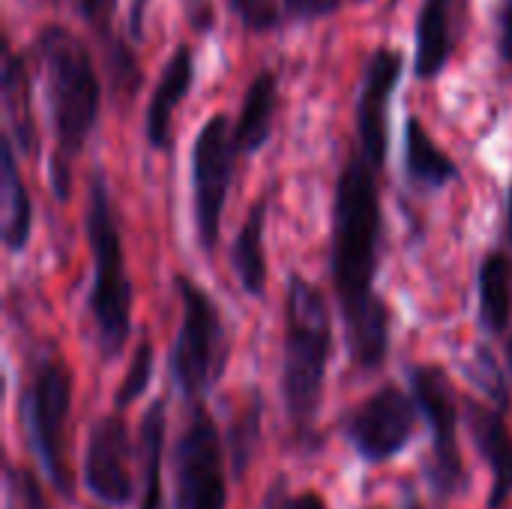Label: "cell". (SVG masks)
<instances>
[{
    "label": "cell",
    "mask_w": 512,
    "mask_h": 509,
    "mask_svg": "<svg viewBox=\"0 0 512 509\" xmlns=\"http://www.w3.org/2000/svg\"><path fill=\"white\" fill-rule=\"evenodd\" d=\"M381 240L384 210L378 171L354 150L345 159L333 192L330 276L351 363L363 372L381 369L390 354V309L375 291Z\"/></svg>",
    "instance_id": "obj_1"
},
{
    "label": "cell",
    "mask_w": 512,
    "mask_h": 509,
    "mask_svg": "<svg viewBox=\"0 0 512 509\" xmlns=\"http://www.w3.org/2000/svg\"><path fill=\"white\" fill-rule=\"evenodd\" d=\"M33 51L42 63L54 126V156L48 177L57 201H66L72 189V162L99 123L102 84L90 45L63 24L39 27Z\"/></svg>",
    "instance_id": "obj_2"
},
{
    "label": "cell",
    "mask_w": 512,
    "mask_h": 509,
    "mask_svg": "<svg viewBox=\"0 0 512 509\" xmlns=\"http://www.w3.org/2000/svg\"><path fill=\"white\" fill-rule=\"evenodd\" d=\"M333 354V315L327 297L300 273H291L285 291V357L282 399L297 438L309 441L324 402V381Z\"/></svg>",
    "instance_id": "obj_3"
},
{
    "label": "cell",
    "mask_w": 512,
    "mask_h": 509,
    "mask_svg": "<svg viewBox=\"0 0 512 509\" xmlns=\"http://www.w3.org/2000/svg\"><path fill=\"white\" fill-rule=\"evenodd\" d=\"M84 231L93 255V282L87 294V312L96 330V345L105 360H117L132 333V282L126 270L123 237L114 219L108 180L96 168L87 183Z\"/></svg>",
    "instance_id": "obj_4"
},
{
    "label": "cell",
    "mask_w": 512,
    "mask_h": 509,
    "mask_svg": "<svg viewBox=\"0 0 512 509\" xmlns=\"http://www.w3.org/2000/svg\"><path fill=\"white\" fill-rule=\"evenodd\" d=\"M174 285L180 291L183 318H180V330L168 357L171 378H174V387L186 399L201 402L225 372L228 336H225L219 306L210 300V294L198 282H192L189 276H177Z\"/></svg>",
    "instance_id": "obj_5"
},
{
    "label": "cell",
    "mask_w": 512,
    "mask_h": 509,
    "mask_svg": "<svg viewBox=\"0 0 512 509\" xmlns=\"http://www.w3.org/2000/svg\"><path fill=\"white\" fill-rule=\"evenodd\" d=\"M72 411V372L60 357H42L33 366L27 390L21 396V417L27 420L30 444L42 462V471L60 498H72V483L63 459V435Z\"/></svg>",
    "instance_id": "obj_6"
},
{
    "label": "cell",
    "mask_w": 512,
    "mask_h": 509,
    "mask_svg": "<svg viewBox=\"0 0 512 509\" xmlns=\"http://www.w3.org/2000/svg\"><path fill=\"white\" fill-rule=\"evenodd\" d=\"M411 396L432 429V447L426 459V483L438 501H453L468 489V474L459 450V399L444 369L411 366Z\"/></svg>",
    "instance_id": "obj_7"
},
{
    "label": "cell",
    "mask_w": 512,
    "mask_h": 509,
    "mask_svg": "<svg viewBox=\"0 0 512 509\" xmlns=\"http://www.w3.org/2000/svg\"><path fill=\"white\" fill-rule=\"evenodd\" d=\"M234 126L228 114H210L192 144V207H195V234L207 255L216 252L222 234V216L228 189L237 165Z\"/></svg>",
    "instance_id": "obj_8"
},
{
    "label": "cell",
    "mask_w": 512,
    "mask_h": 509,
    "mask_svg": "<svg viewBox=\"0 0 512 509\" xmlns=\"http://www.w3.org/2000/svg\"><path fill=\"white\" fill-rule=\"evenodd\" d=\"M177 492L174 509H225L228 480H225V444L222 435L201 402L186 417V426L174 450Z\"/></svg>",
    "instance_id": "obj_9"
},
{
    "label": "cell",
    "mask_w": 512,
    "mask_h": 509,
    "mask_svg": "<svg viewBox=\"0 0 512 509\" xmlns=\"http://www.w3.org/2000/svg\"><path fill=\"white\" fill-rule=\"evenodd\" d=\"M417 402L396 384H384L360 402L345 420V438L369 465H384L402 456L417 432Z\"/></svg>",
    "instance_id": "obj_10"
},
{
    "label": "cell",
    "mask_w": 512,
    "mask_h": 509,
    "mask_svg": "<svg viewBox=\"0 0 512 509\" xmlns=\"http://www.w3.org/2000/svg\"><path fill=\"white\" fill-rule=\"evenodd\" d=\"M405 72V54L393 45H378L360 75L354 126H357V153L381 171L390 153V102Z\"/></svg>",
    "instance_id": "obj_11"
},
{
    "label": "cell",
    "mask_w": 512,
    "mask_h": 509,
    "mask_svg": "<svg viewBox=\"0 0 512 509\" xmlns=\"http://www.w3.org/2000/svg\"><path fill=\"white\" fill-rule=\"evenodd\" d=\"M132 444L129 426L120 411L96 420L84 453V483L90 495L105 507H126L132 501Z\"/></svg>",
    "instance_id": "obj_12"
},
{
    "label": "cell",
    "mask_w": 512,
    "mask_h": 509,
    "mask_svg": "<svg viewBox=\"0 0 512 509\" xmlns=\"http://www.w3.org/2000/svg\"><path fill=\"white\" fill-rule=\"evenodd\" d=\"M465 423L474 438V447L492 471L489 509H504L512 498V429L507 408L465 399Z\"/></svg>",
    "instance_id": "obj_13"
},
{
    "label": "cell",
    "mask_w": 512,
    "mask_h": 509,
    "mask_svg": "<svg viewBox=\"0 0 512 509\" xmlns=\"http://www.w3.org/2000/svg\"><path fill=\"white\" fill-rule=\"evenodd\" d=\"M192 84H195V51H192V45L180 42L168 54V60L156 78V87L147 99V108H144V141L150 144V150H156V153L171 150L174 111L189 96Z\"/></svg>",
    "instance_id": "obj_14"
},
{
    "label": "cell",
    "mask_w": 512,
    "mask_h": 509,
    "mask_svg": "<svg viewBox=\"0 0 512 509\" xmlns=\"http://www.w3.org/2000/svg\"><path fill=\"white\" fill-rule=\"evenodd\" d=\"M459 0H423L414 21V75L435 81L453 60L459 42Z\"/></svg>",
    "instance_id": "obj_15"
},
{
    "label": "cell",
    "mask_w": 512,
    "mask_h": 509,
    "mask_svg": "<svg viewBox=\"0 0 512 509\" xmlns=\"http://www.w3.org/2000/svg\"><path fill=\"white\" fill-rule=\"evenodd\" d=\"M0 90H3V111L9 123V138L15 150L27 159L39 156V129L33 117V90H30V69L27 57L6 48L3 57V75H0Z\"/></svg>",
    "instance_id": "obj_16"
},
{
    "label": "cell",
    "mask_w": 512,
    "mask_h": 509,
    "mask_svg": "<svg viewBox=\"0 0 512 509\" xmlns=\"http://www.w3.org/2000/svg\"><path fill=\"white\" fill-rule=\"evenodd\" d=\"M276 105H279V78L270 66H261L243 93L240 114L234 123V144L240 156H255L270 141Z\"/></svg>",
    "instance_id": "obj_17"
},
{
    "label": "cell",
    "mask_w": 512,
    "mask_h": 509,
    "mask_svg": "<svg viewBox=\"0 0 512 509\" xmlns=\"http://www.w3.org/2000/svg\"><path fill=\"white\" fill-rule=\"evenodd\" d=\"M405 177L420 192H441L459 180V165L438 147L417 114L405 123Z\"/></svg>",
    "instance_id": "obj_18"
},
{
    "label": "cell",
    "mask_w": 512,
    "mask_h": 509,
    "mask_svg": "<svg viewBox=\"0 0 512 509\" xmlns=\"http://www.w3.org/2000/svg\"><path fill=\"white\" fill-rule=\"evenodd\" d=\"M78 3V12L81 18L90 24V30L96 33V39L102 42L105 48V63H108V75H111V84L114 90L132 96L141 84V66H138V57L135 51L117 39L114 33V15H117V0H75Z\"/></svg>",
    "instance_id": "obj_19"
},
{
    "label": "cell",
    "mask_w": 512,
    "mask_h": 509,
    "mask_svg": "<svg viewBox=\"0 0 512 509\" xmlns=\"http://www.w3.org/2000/svg\"><path fill=\"white\" fill-rule=\"evenodd\" d=\"M0 192H3V243L12 255L24 252L33 234V201L27 195L24 177L18 171V153L9 135L0 144Z\"/></svg>",
    "instance_id": "obj_20"
},
{
    "label": "cell",
    "mask_w": 512,
    "mask_h": 509,
    "mask_svg": "<svg viewBox=\"0 0 512 509\" xmlns=\"http://www.w3.org/2000/svg\"><path fill=\"white\" fill-rule=\"evenodd\" d=\"M267 210L270 198L261 195L252 207L246 222L240 225L234 246H231V267L240 288L249 297H261L267 288V252H264V231H267Z\"/></svg>",
    "instance_id": "obj_21"
},
{
    "label": "cell",
    "mask_w": 512,
    "mask_h": 509,
    "mask_svg": "<svg viewBox=\"0 0 512 509\" xmlns=\"http://www.w3.org/2000/svg\"><path fill=\"white\" fill-rule=\"evenodd\" d=\"M477 300L486 336H504L512 321V261L507 252L495 249L480 261Z\"/></svg>",
    "instance_id": "obj_22"
},
{
    "label": "cell",
    "mask_w": 512,
    "mask_h": 509,
    "mask_svg": "<svg viewBox=\"0 0 512 509\" xmlns=\"http://www.w3.org/2000/svg\"><path fill=\"white\" fill-rule=\"evenodd\" d=\"M165 402L156 399L144 420H141V507L138 509H165V489H162V468H165Z\"/></svg>",
    "instance_id": "obj_23"
},
{
    "label": "cell",
    "mask_w": 512,
    "mask_h": 509,
    "mask_svg": "<svg viewBox=\"0 0 512 509\" xmlns=\"http://www.w3.org/2000/svg\"><path fill=\"white\" fill-rule=\"evenodd\" d=\"M258 441H261V402H258V396H252V405L231 417V432L225 438L228 456H231V477L234 480H243L249 474V465L255 459Z\"/></svg>",
    "instance_id": "obj_24"
},
{
    "label": "cell",
    "mask_w": 512,
    "mask_h": 509,
    "mask_svg": "<svg viewBox=\"0 0 512 509\" xmlns=\"http://www.w3.org/2000/svg\"><path fill=\"white\" fill-rule=\"evenodd\" d=\"M150 378H153V342L144 336V339L138 342L135 354H132V363H129V369H126V375H123L117 393H114V411L126 414V408L135 405V402L147 393Z\"/></svg>",
    "instance_id": "obj_25"
},
{
    "label": "cell",
    "mask_w": 512,
    "mask_h": 509,
    "mask_svg": "<svg viewBox=\"0 0 512 509\" xmlns=\"http://www.w3.org/2000/svg\"><path fill=\"white\" fill-rule=\"evenodd\" d=\"M468 375H471V381L486 393V399H489L492 405L510 408V387H507V378H504V372H501L495 354H492L486 345H480V348L474 351V360L468 363Z\"/></svg>",
    "instance_id": "obj_26"
},
{
    "label": "cell",
    "mask_w": 512,
    "mask_h": 509,
    "mask_svg": "<svg viewBox=\"0 0 512 509\" xmlns=\"http://www.w3.org/2000/svg\"><path fill=\"white\" fill-rule=\"evenodd\" d=\"M6 507L9 509H51L42 483L33 477V471L6 465Z\"/></svg>",
    "instance_id": "obj_27"
},
{
    "label": "cell",
    "mask_w": 512,
    "mask_h": 509,
    "mask_svg": "<svg viewBox=\"0 0 512 509\" xmlns=\"http://www.w3.org/2000/svg\"><path fill=\"white\" fill-rule=\"evenodd\" d=\"M228 6L249 33H267V30L282 27L276 0H228Z\"/></svg>",
    "instance_id": "obj_28"
},
{
    "label": "cell",
    "mask_w": 512,
    "mask_h": 509,
    "mask_svg": "<svg viewBox=\"0 0 512 509\" xmlns=\"http://www.w3.org/2000/svg\"><path fill=\"white\" fill-rule=\"evenodd\" d=\"M351 3H369V0H276L282 24H303V21H318L327 18Z\"/></svg>",
    "instance_id": "obj_29"
},
{
    "label": "cell",
    "mask_w": 512,
    "mask_h": 509,
    "mask_svg": "<svg viewBox=\"0 0 512 509\" xmlns=\"http://www.w3.org/2000/svg\"><path fill=\"white\" fill-rule=\"evenodd\" d=\"M495 48L501 63L512 66V0H501L495 9Z\"/></svg>",
    "instance_id": "obj_30"
},
{
    "label": "cell",
    "mask_w": 512,
    "mask_h": 509,
    "mask_svg": "<svg viewBox=\"0 0 512 509\" xmlns=\"http://www.w3.org/2000/svg\"><path fill=\"white\" fill-rule=\"evenodd\" d=\"M291 509H327V504L318 492H303L291 501Z\"/></svg>",
    "instance_id": "obj_31"
},
{
    "label": "cell",
    "mask_w": 512,
    "mask_h": 509,
    "mask_svg": "<svg viewBox=\"0 0 512 509\" xmlns=\"http://www.w3.org/2000/svg\"><path fill=\"white\" fill-rule=\"evenodd\" d=\"M507 234H510V243H512V180H510V192H507Z\"/></svg>",
    "instance_id": "obj_32"
},
{
    "label": "cell",
    "mask_w": 512,
    "mask_h": 509,
    "mask_svg": "<svg viewBox=\"0 0 512 509\" xmlns=\"http://www.w3.org/2000/svg\"><path fill=\"white\" fill-rule=\"evenodd\" d=\"M507 363H510V372H512V336H510V342H507Z\"/></svg>",
    "instance_id": "obj_33"
},
{
    "label": "cell",
    "mask_w": 512,
    "mask_h": 509,
    "mask_svg": "<svg viewBox=\"0 0 512 509\" xmlns=\"http://www.w3.org/2000/svg\"><path fill=\"white\" fill-rule=\"evenodd\" d=\"M408 509H420V504H417V501H411V507Z\"/></svg>",
    "instance_id": "obj_34"
}]
</instances>
